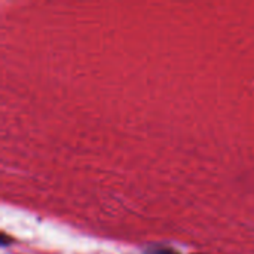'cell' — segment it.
<instances>
[{"label": "cell", "mask_w": 254, "mask_h": 254, "mask_svg": "<svg viewBox=\"0 0 254 254\" xmlns=\"http://www.w3.org/2000/svg\"><path fill=\"white\" fill-rule=\"evenodd\" d=\"M147 254H179L176 250L173 249H152L149 250Z\"/></svg>", "instance_id": "6da1fadb"}]
</instances>
